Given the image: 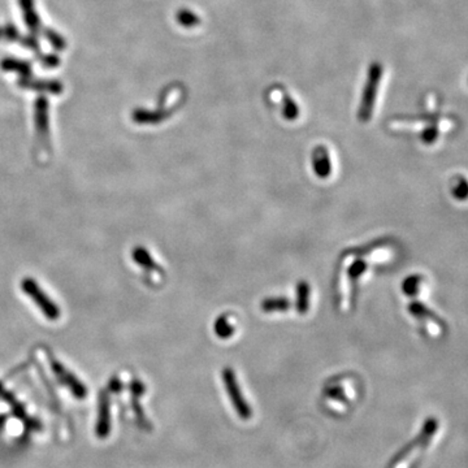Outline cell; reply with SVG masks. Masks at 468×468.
<instances>
[{"instance_id": "obj_1", "label": "cell", "mask_w": 468, "mask_h": 468, "mask_svg": "<svg viewBox=\"0 0 468 468\" xmlns=\"http://www.w3.org/2000/svg\"><path fill=\"white\" fill-rule=\"evenodd\" d=\"M383 77V67L380 63H373L368 71L367 82L363 89V94L360 99L358 118L361 122H367L372 118L373 109L377 98V91L380 87V81Z\"/></svg>"}, {"instance_id": "obj_2", "label": "cell", "mask_w": 468, "mask_h": 468, "mask_svg": "<svg viewBox=\"0 0 468 468\" xmlns=\"http://www.w3.org/2000/svg\"><path fill=\"white\" fill-rule=\"evenodd\" d=\"M223 381H224L225 390L228 393L229 399L236 410V412L238 414L241 419L249 421L252 416V410L249 406V403L246 402V399L243 398L240 385L236 379V373L232 368H225L223 371Z\"/></svg>"}, {"instance_id": "obj_3", "label": "cell", "mask_w": 468, "mask_h": 468, "mask_svg": "<svg viewBox=\"0 0 468 468\" xmlns=\"http://www.w3.org/2000/svg\"><path fill=\"white\" fill-rule=\"evenodd\" d=\"M21 288L29 298L34 300V303L39 307V310L43 312V315L47 319H49V320L59 319V316H60L59 307L54 303V300H49V297L42 289L39 288L36 280L25 278L24 281L21 282Z\"/></svg>"}, {"instance_id": "obj_4", "label": "cell", "mask_w": 468, "mask_h": 468, "mask_svg": "<svg viewBox=\"0 0 468 468\" xmlns=\"http://www.w3.org/2000/svg\"><path fill=\"white\" fill-rule=\"evenodd\" d=\"M408 312L416 320H419L423 331L431 337H440L444 333V324L437 315H434L425 304L419 300H414L408 304Z\"/></svg>"}, {"instance_id": "obj_5", "label": "cell", "mask_w": 468, "mask_h": 468, "mask_svg": "<svg viewBox=\"0 0 468 468\" xmlns=\"http://www.w3.org/2000/svg\"><path fill=\"white\" fill-rule=\"evenodd\" d=\"M51 368L55 373V376L58 377V380L60 381L61 384L67 386L76 398L82 399L87 394V390L85 388V385L74 376L69 372L61 363L56 361V360H51Z\"/></svg>"}, {"instance_id": "obj_6", "label": "cell", "mask_w": 468, "mask_h": 468, "mask_svg": "<svg viewBox=\"0 0 468 468\" xmlns=\"http://www.w3.org/2000/svg\"><path fill=\"white\" fill-rule=\"evenodd\" d=\"M312 168L319 179H328L333 172V163L329 150L319 146L312 153Z\"/></svg>"}, {"instance_id": "obj_7", "label": "cell", "mask_w": 468, "mask_h": 468, "mask_svg": "<svg viewBox=\"0 0 468 468\" xmlns=\"http://www.w3.org/2000/svg\"><path fill=\"white\" fill-rule=\"evenodd\" d=\"M19 86L26 90H34L39 93H48L52 96H59L64 91V85L54 80H34L32 77L21 78L19 81Z\"/></svg>"}, {"instance_id": "obj_8", "label": "cell", "mask_w": 468, "mask_h": 468, "mask_svg": "<svg viewBox=\"0 0 468 468\" xmlns=\"http://www.w3.org/2000/svg\"><path fill=\"white\" fill-rule=\"evenodd\" d=\"M36 129L41 141L47 142L49 133V119H48V100L46 96H39L36 100Z\"/></svg>"}, {"instance_id": "obj_9", "label": "cell", "mask_w": 468, "mask_h": 468, "mask_svg": "<svg viewBox=\"0 0 468 468\" xmlns=\"http://www.w3.org/2000/svg\"><path fill=\"white\" fill-rule=\"evenodd\" d=\"M240 328L238 319L233 313H223L217 317L214 324L215 335L221 339H229L237 333Z\"/></svg>"}, {"instance_id": "obj_10", "label": "cell", "mask_w": 468, "mask_h": 468, "mask_svg": "<svg viewBox=\"0 0 468 468\" xmlns=\"http://www.w3.org/2000/svg\"><path fill=\"white\" fill-rule=\"evenodd\" d=\"M111 431V418H109V397L107 393H100L99 397V410L96 421V434L99 438H106Z\"/></svg>"}, {"instance_id": "obj_11", "label": "cell", "mask_w": 468, "mask_h": 468, "mask_svg": "<svg viewBox=\"0 0 468 468\" xmlns=\"http://www.w3.org/2000/svg\"><path fill=\"white\" fill-rule=\"evenodd\" d=\"M19 4L23 10L25 24L27 26L30 34L34 36L36 33H39L42 30V26H41L39 16L36 13L34 0H19Z\"/></svg>"}, {"instance_id": "obj_12", "label": "cell", "mask_w": 468, "mask_h": 468, "mask_svg": "<svg viewBox=\"0 0 468 468\" xmlns=\"http://www.w3.org/2000/svg\"><path fill=\"white\" fill-rule=\"evenodd\" d=\"M170 115L167 111H148V109H135L132 119L137 124H159L166 120Z\"/></svg>"}, {"instance_id": "obj_13", "label": "cell", "mask_w": 468, "mask_h": 468, "mask_svg": "<svg viewBox=\"0 0 468 468\" xmlns=\"http://www.w3.org/2000/svg\"><path fill=\"white\" fill-rule=\"evenodd\" d=\"M0 68L4 72L17 73L23 78L32 77V72H33V68L27 61L19 60L14 58H5L4 60H1Z\"/></svg>"}, {"instance_id": "obj_14", "label": "cell", "mask_w": 468, "mask_h": 468, "mask_svg": "<svg viewBox=\"0 0 468 468\" xmlns=\"http://www.w3.org/2000/svg\"><path fill=\"white\" fill-rule=\"evenodd\" d=\"M133 259L137 265H141L144 269H147L148 272H154V274H161V268L154 260V258L151 256V254L147 252V249L144 247H134L133 249Z\"/></svg>"}, {"instance_id": "obj_15", "label": "cell", "mask_w": 468, "mask_h": 468, "mask_svg": "<svg viewBox=\"0 0 468 468\" xmlns=\"http://www.w3.org/2000/svg\"><path fill=\"white\" fill-rule=\"evenodd\" d=\"M131 389H132V396L133 398H134V401H133V408H134V411H135V416H137L138 424H140L141 428H144V430H150V424H148V421H146V418L144 416V412H142V410L140 408V403H138V401H137L138 397L142 396L144 393V384L140 383V381H133Z\"/></svg>"}, {"instance_id": "obj_16", "label": "cell", "mask_w": 468, "mask_h": 468, "mask_svg": "<svg viewBox=\"0 0 468 468\" xmlns=\"http://www.w3.org/2000/svg\"><path fill=\"white\" fill-rule=\"evenodd\" d=\"M291 309V302L284 297L267 298L262 303V310L265 313H285Z\"/></svg>"}, {"instance_id": "obj_17", "label": "cell", "mask_w": 468, "mask_h": 468, "mask_svg": "<svg viewBox=\"0 0 468 468\" xmlns=\"http://www.w3.org/2000/svg\"><path fill=\"white\" fill-rule=\"evenodd\" d=\"M311 307V287L306 281H300L297 287V309L300 313H307Z\"/></svg>"}, {"instance_id": "obj_18", "label": "cell", "mask_w": 468, "mask_h": 468, "mask_svg": "<svg viewBox=\"0 0 468 468\" xmlns=\"http://www.w3.org/2000/svg\"><path fill=\"white\" fill-rule=\"evenodd\" d=\"M424 284H425V278L421 275H411L408 278H405L402 284V290L408 297H416L421 294V290L424 288Z\"/></svg>"}, {"instance_id": "obj_19", "label": "cell", "mask_w": 468, "mask_h": 468, "mask_svg": "<svg viewBox=\"0 0 468 468\" xmlns=\"http://www.w3.org/2000/svg\"><path fill=\"white\" fill-rule=\"evenodd\" d=\"M437 430H438V421H436L434 418L427 419L423 424L419 437L415 441L421 447L424 449L427 445L430 444V441L432 440V437L434 436V433L437 432Z\"/></svg>"}, {"instance_id": "obj_20", "label": "cell", "mask_w": 468, "mask_h": 468, "mask_svg": "<svg viewBox=\"0 0 468 468\" xmlns=\"http://www.w3.org/2000/svg\"><path fill=\"white\" fill-rule=\"evenodd\" d=\"M452 194L459 202L468 201V180L465 176H456L452 186Z\"/></svg>"}, {"instance_id": "obj_21", "label": "cell", "mask_w": 468, "mask_h": 468, "mask_svg": "<svg viewBox=\"0 0 468 468\" xmlns=\"http://www.w3.org/2000/svg\"><path fill=\"white\" fill-rule=\"evenodd\" d=\"M177 23L183 27H195L201 24V17L198 14L192 12L190 10H180L176 14Z\"/></svg>"}, {"instance_id": "obj_22", "label": "cell", "mask_w": 468, "mask_h": 468, "mask_svg": "<svg viewBox=\"0 0 468 468\" xmlns=\"http://www.w3.org/2000/svg\"><path fill=\"white\" fill-rule=\"evenodd\" d=\"M282 116L288 121L297 120L300 118V107L297 103L290 98L285 96L284 98V104H282Z\"/></svg>"}, {"instance_id": "obj_23", "label": "cell", "mask_w": 468, "mask_h": 468, "mask_svg": "<svg viewBox=\"0 0 468 468\" xmlns=\"http://www.w3.org/2000/svg\"><path fill=\"white\" fill-rule=\"evenodd\" d=\"M43 34H45L46 39L49 42V45L55 48V49L63 51V49L67 48V41H65V38L60 36L58 32H55V30H52V29H46V30L43 32Z\"/></svg>"}, {"instance_id": "obj_24", "label": "cell", "mask_w": 468, "mask_h": 468, "mask_svg": "<svg viewBox=\"0 0 468 468\" xmlns=\"http://www.w3.org/2000/svg\"><path fill=\"white\" fill-rule=\"evenodd\" d=\"M21 34L19 33L17 27L12 24L4 25L0 26V41H5V42H16L20 41Z\"/></svg>"}, {"instance_id": "obj_25", "label": "cell", "mask_w": 468, "mask_h": 468, "mask_svg": "<svg viewBox=\"0 0 468 468\" xmlns=\"http://www.w3.org/2000/svg\"><path fill=\"white\" fill-rule=\"evenodd\" d=\"M38 60L46 68H56L60 65V59L54 54H42L38 56Z\"/></svg>"}, {"instance_id": "obj_26", "label": "cell", "mask_w": 468, "mask_h": 468, "mask_svg": "<svg viewBox=\"0 0 468 468\" xmlns=\"http://www.w3.org/2000/svg\"><path fill=\"white\" fill-rule=\"evenodd\" d=\"M19 42L25 47L29 48V49H33V51H36V52L39 51V42L36 41V36H33V34L20 36Z\"/></svg>"}, {"instance_id": "obj_27", "label": "cell", "mask_w": 468, "mask_h": 468, "mask_svg": "<svg viewBox=\"0 0 468 468\" xmlns=\"http://www.w3.org/2000/svg\"><path fill=\"white\" fill-rule=\"evenodd\" d=\"M437 138H438V131L434 129V128L427 129L421 135V141L425 144H434L437 141Z\"/></svg>"}, {"instance_id": "obj_28", "label": "cell", "mask_w": 468, "mask_h": 468, "mask_svg": "<svg viewBox=\"0 0 468 468\" xmlns=\"http://www.w3.org/2000/svg\"><path fill=\"white\" fill-rule=\"evenodd\" d=\"M121 388H122V385H121L120 381H119V379H112L111 380V383H109V389H111V392H120Z\"/></svg>"}, {"instance_id": "obj_29", "label": "cell", "mask_w": 468, "mask_h": 468, "mask_svg": "<svg viewBox=\"0 0 468 468\" xmlns=\"http://www.w3.org/2000/svg\"><path fill=\"white\" fill-rule=\"evenodd\" d=\"M0 397L1 398H4V399H7L8 402H13V397L12 394H10V393H7L5 390H4V388L1 386V384H0Z\"/></svg>"}]
</instances>
